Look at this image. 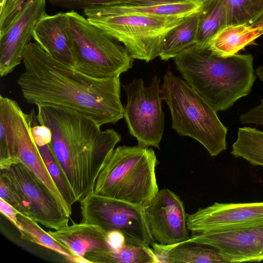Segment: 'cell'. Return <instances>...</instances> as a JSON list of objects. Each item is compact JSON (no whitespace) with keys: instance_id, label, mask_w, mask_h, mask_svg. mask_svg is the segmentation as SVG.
<instances>
[{"instance_id":"6da1fadb","label":"cell","mask_w":263,"mask_h":263,"mask_svg":"<svg viewBox=\"0 0 263 263\" xmlns=\"http://www.w3.org/2000/svg\"><path fill=\"white\" fill-rule=\"evenodd\" d=\"M24 70L17 84L27 103L66 107L84 114L100 125L124 117L119 77L99 79L79 71L46 53L35 42L25 48Z\"/></svg>"},{"instance_id":"7a4b0ae2","label":"cell","mask_w":263,"mask_h":263,"mask_svg":"<svg viewBox=\"0 0 263 263\" xmlns=\"http://www.w3.org/2000/svg\"><path fill=\"white\" fill-rule=\"evenodd\" d=\"M36 106L37 122L49 128V145L80 202L93 192L102 164L121 135L114 129L102 130L96 120L71 108Z\"/></svg>"},{"instance_id":"3957f363","label":"cell","mask_w":263,"mask_h":263,"mask_svg":"<svg viewBox=\"0 0 263 263\" xmlns=\"http://www.w3.org/2000/svg\"><path fill=\"white\" fill-rule=\"evenodd\" d=\"M174 60L185 81L217 111L248 96L256 79L250 54L222 57L195 44Z\"/></svg>"},{"instance_id":"277c9868","label":"cell","mask_w":263,"mask_h":263,"mask_svg":"<svg viewBox=\"0 0 263 263\" xmlns=\"http://www.w3.org/2000/svg\"><path fill=\"white\" fill-rule=\"evenodd\" d=\"M154 150L138 145L118 146L106 156L93 192L145 208L159 192Z\"/></svg>"},{"instance_id":"5b68a950","label":"cell","mask_w":263,"mask_h":263,"mask_svg":"<svg viewBox=\"0 0 263 263\" xmlns=\"http://www.w3.org/2000/svg\"><path fill=\"white\" fill-rule=\"evenodd\" d=\"M160 90L171 111L172 128L179 135L196 140L212 157L227 149L228 128L217 111L185 81L168 71Z\"/></svg>"},{"instance_id":"8992f818","label":"cell","mask_w":263,"mask_h":263,"mask_svg":"<svg viewBox=\"0 0 263 263\" xmlns=\"http://www.w3.org/2000/svg\"><path fill=\"white\" fill-rule=\"evenodd\" d=\"M66 13L74 68L104 79L119 77L133 67L134 59L120 42L75 10Z\"/></svg>"},{"instance_id":"52a82bcc","label":"cell","mask_w":263,"mask_h":263,"mask_svg":"<svg viewBox=\"0 0 263 263\" xmlns=\"http://www.w3.org/2000/svg\"><path fill=\"white\" fill-rule=\"evenodd\" d=\"M83 12L91 23L122 43L133 59L146 62L159 56L167 32L188 17L107 14L93 7L84 9Z\"/></svg>"},{"instance_id":"ba28073f","label":"cell","mask_w":263,"mask_h":263,"mask_svg":"<svg viewBox=\"0 0 263 263\" xmlns=\"http://www.w3.org/2000/svg\"><path fill=\"white\" fill-rule=\"evenodd\" d=\"M81 222L121 234L124 243L150 247L154 242L144 208L92 192L80 201Z\"/></svg>"},{"instance_id":"9c48e42d","label":"cell","mask_w":263,"mask_h":263,"mask_svg":"<svg viewBox=\"0 0 263 263\" xmlns=\"http://www.w3.org/2000/svg\"><path fill=\"white\" fill-rule=\"evenodd\" d=\"M160 82L155 75L148 87L144 86L142 79L122 85L127 97L124 117L130 135L137 139L139 145L159 149L164 128Z\"/></svg>"},{"instance_id":"30bf717a","label":"cell","mask_w":263,"mask_h":263,"mask_svg":"<svg viewBox=\"0 0 263 263\" xmlns=\"http://www.w3.org/2000/svg\"><path fill=\"white\" fill-rule=\"evenodd\" d=\"M1 174L29 205L31 219L53 230L68 225L69 217L62 210L48 188L23 164L1 170Z\"/></svg>"},{"instance_id":"8fae6325","label":"cell","mask_w":263,"mask_h":263,"mask_svg":"<svg viewBox=\"0 0 263 263\" xmlns=\"http://www.w3.org/2000/svg\"><path fill=\"white\" fill-rule=\"evenodd\" d=\"M192 233L235 231L263 224V201L218 203L187 214Z\"/></svg>"},{"instance_id":"7c38bea8","label":"cell","mask_w":263,"mask_h":263,"mask_svg":"<svg viewBox=\"0 0 263 263\" xmlns=\"http://www.w3.org/2000/svg\"><path fill=\"white\" fill-rule=\"evenodd\" d=\"M34 115V109L26 114L16 102L11 100V124L18 163L23 164L44 184L62 210L70 217L71 207L66 202L56 186L32 136L31 127Z\"/></svg>"},{"instance_id":"4fadbf2b","label":"cell","mask_w":263,"mask_h":263,"mask_svg":"<svg viewBox=\"0 0 263 263\" xmlns=\"http://www.w3.org/2000/svg\"><path fill=\"white\" fill-rule=\"evenodd\" d=\"M148 226L155 242L170 245L189 239L187 214L182 201L168 189L158 192L144 208Z\"/></svg>"},{"instance_id":"5bb4252c","label":"cell","mask_w":263,"mask_h":263,"mask_svg":"<svg viewBox=\"0 0 263 263\" xmlns=\"http://www.w3.org/2000/svg\"><path fill=\"white\" fill-rule=\"evenodd\" d=\"M189 239L216 249L226 263L263 261V224L231 231L192 233Z\"/></svg>"},{"instance_id":"9a60e30c","label":"cell","mask_w":263,"mask_h":263,"mask_svg":"<svg viewBox=\"0 0 263 263\" xmlns=\"http://www.w3.org/2000/svg\"><path fill=\"white\" fill-rule=\"evenodd\" d=\"M46 0H33L20 12L3 34L0 35V76L12 72L22 62L23 55L31 42L35 26L46 15Z\"/></svg>"},{"instance_id":"2e32d148","label":"cell","mask_w":263,"mask_h":263,"mask_svg":"<svg viewBox=\"0 0 263 263\" xmlns=\"http://www.w3.org/2000/svg\"><path fill=\"white\" fill-rule=\"evenodd\" d=\"M66 13L47 14L37 23L33 38L39 46L54 59L73 66L74 60L68 31Z\"/></svg>"},{"instance_id":"e0dca14e","label":"cell","mask_w":263,"mask_h":263,"mask_svg":"<svg viewBox=\"0 0 263 263\" xmlns=\"http://www.w3.org/2000/svg\"><path fill=\"white\" fill-rule=\"evenodd\" d=\"M47 232L75 257L86 259L91 252L111 249L107 232L100 226L80 222Z\"/></svg>"},{"instance_id":"ac0fdd59","label":"cell","mask_w":263,"mask_h":263,"mask_svg":"<svg viewBox=\"0 0 263 263\" xmlns=\"http://www.w3.org/2000/svg\"><path fill=\"white\" fill-rule=\"evenodd\" d=\"M151 246L159 262L226 263L216 249L189 239L170 245L154 241Z\"/></svg>"},{"instance_id":"d6986e66","label":"cell","mask_w":263,"mask_h":263,"mask_svg":"<svg viewBox=\"0 0 263 263\" xmlns=\"http://www.w3.org/2000/svg\"><path fill=\"white\" fill-rule=\"evenodd\" d=\"M263 35V24L228 25L210 41L208 49L222 57L233 55Z\"/></svg>"},{"instance_id":"ffe728a7","label":"cell","mask_w":263,"mask_h":263,"mask_svg":"<svg viewBox=\"0 0 263 263\" xmlns=\"http://www.w3.org/2000/svg\"><path fill=\"white\" fill-rule=\"evenodd\" d=\"M107 14H132L165 17H187L198 12L202 4L193 0L186 3L152 5L129 6L124 4L93 6Z\"/></svg>"},{"instance_id":"44dd1931","label":"cell","mask_w":263,"mask_h":263,"mask_svg":"<svg viewBox=\"0 0 263 263\" xmlns=\"http://www.w3.org/2000/svg\"><path fill=\"white\" fill-rule=\"evenodd\" d=\"M199 12L188 16L167 32L159 53L162 60L168 61L174 58L184 49L196 43Z\"/></svg>"},{"instance_id":"7402d4cb","label":"cell","mask_w":263,"mask_h":263,"mask_svg":"<svg viewBox=\"0 0 263 263\" xmlns=\"http://www.w3.org/2000/svg\"><path fill=\"white\" fill-rule=\"evenodd\" d=\"M84 257L90 263L159 262L157 256L150 247L126 243L117 248L89 252Z\"/></svg>"},{"instance_id":"603a6c76","label":"cell","mask_w":263,"mask_h":263,"mask_svg":"<svg viewBox=\"0 0 263 263\" xmlns=\"http://www.w3.org/2000/svg\"><path fill=\"white\" fill-rule=\"evenodd\" d=\"M227 26L225 0H211L204 3L199 12L196 44L201 48H208L213 37Z\"/></svg>"},{"instance_id":"cb8c5ba5","label":"cell","mask_w":263,"mask_h":263,"mask_svg":"<svg viewBox=\"0 0 263 263\" xmlns=\"http://www.w3.org/2000/svg\"><path fill=\"white\" fill-rule=\"evenodd\" d=\"M231 154L252 165L263 166V131L251 127H239Z\"/></svg>"},{"instance_id":"d4e9b609","label":"cell","mask_w":263,"mask_h":263,"mask_svg":"<svg viewBox=\"0 0 263 263\" xmlns=\"http://www.w3.org/2000/svg\"><path fill=\"white\" fill-rule=\"evenodd\" d=\"M10 100L0 96V169L17 164L16 148L12 131Z\"/></svg>"},{"instance_id":"484cf974","label":"cell","mask_w":263,"mask_h":263,"mask_svg":"<svg viewBox=\"0 0 263 263\" xmlns=\"http://www.w3.org/2000/svg\"><path fill=\"white\" fill-rule=\"evenodd\" d=\"M17 218L21 228L19 232L22 239L51 250L69 262H76L77 257L59 243L34 220L20 213L17 215Z\"/></svg>"},{"instance_id":"4316f807","label":"cell","mask_w":263,"mask_h":263,"mask_svg":"<svg viewBox=\"0 0 263 263\" xmlns=\"http://www.w3.org/2000/svg\"><path fill=\"white\" fill-rule=\"evenodd\" d=\"M227 26L253 25L263 17V0H225Z\"/></svg>"},{"instance_id":"83f0119b","label":"cell","mask_w":263,"mask_h":263,"mask_svg":"<svg viewBox=\"0 0 263 263\" xmlns=\"http://www.w3.org/2000/svg\"><path fill=\"white\" fill-rule=\"evenodd\" d=\"M50 175L63 197L70 206L77 202L74 194L49 144L37 145Z\"/></svg>"},{"instance_id":"f1b7e54d","label":"cell","mask_w":263,"mask_h":263,"mask_svg":"<svg viewBox=\"0 0 263 263\" xmlns=\"http://www.w3.org/2000/svg\"><path fill=\"white\" fill-rule=\"evenodd\" d=\"M0 198L5 200L20 214L31 218V209L7 178L0 175Z\"/></svg>"},{"instance_id":"f546056e","label":"cell","mask_w":263,"mask_h":263,"mask_svg":"<svg viewBox=\"0 0 263 263\" xmlns=\"http://www.w3.org/2000/svg\"><path fill=\"white\" fill-rule=\"evenodd\" d=\"M33 0H4L0 7V35L9 28L22 10Z\"/></svg>"},{"instance_id":"4dcf8cb0","label":"cell","mask_w":263,"mask_h":263,"mask_svg":"<svg viewBox=\"0 0 263 263\" xmlns=\"http://www.w3.org/2000/svg\"><path fill=\"white\" fill-rule=\"evenodd\" d=\"M53 6L65 8L71 10H84L98 6H109L125 4L132 0H48Z\"/></svg>"},{"instance_id":"1f68e13d","label":"cell","mask_w":263,"mask_h":263,"mask_svg":"<svg viewBox=\"0 0 263 263\" xmlns=\"http://www.w3.org/2000/svg\"><path fill=\"white\" fill-rule=\"evenodd\" d=\"M255 72L263 82V64L258 66ZM239 121L242 124L263 126V99L260 100V103L259 105L241 115L239 117Z\"/></svg>"},{"instance_id":"d6a6232c","label":"cell","mask_w":263,"mask_h":263,"mask_svg":"<svg viewBox=\"0 0 263 263\" xmlns=\"http://www.w3.org/2000/svg\"><path fill=\"white\" fill-rule=\"evenodd\" d=\"M0 212L20 231L21 229L18 222L17 215L20 213L14 208L4 199L0 198Z\"/></svg>"},{"instance_id":"836d02e7","label":"cell","mask_w":263,"mask_h":263,"mask_svg":"<svg viewBox=\"0 0 263 263\" xmlns=\"http://www.w3.org/2000/svg\"><path fill=\"white\" fill-rule=\"evenodd\" d=\"M192 0H132L124 5L129 6H152L186 3Z\"/></svg>"},{"instance_id":"e575fe53","label":"cell","mask_w":263,"mask_h":263,"mask_svg":"<svg viewBox=\"0 0 263 263\" xmlns=\"http://www.w3.org/2000/svg\"><path fill=\"white\" fill-rule=\"evenodd\" d=\"M193 1H195L200 4H203L204 3H206L211 0H193Z\"/></svg>"},{"instance_id":"d590c367","label":"cell","mask_w":263,"mask_h":263,"mask_svg":"<svg viewBox=\"0 0 263 263\" xmlns=\"http://www.w3.org/2000/svg\"><path fill=\"white\" fill-rule=\"evenodd\" d=\"M260 24H263V17L261 18H260L259 20H258L256 23H255L252 26H255V25H260Z\"/></svg>"},{"instance_id":"8d00e7d4","label":"cell","mask_w":263,"mask_h":263,"mask_svg":"<svg viewBox=\"0 0 263 263\" xmlns=\"http://www.w3.org/2000/svg\"><path fill=\"white\" fill-rule=\"evenodd\" d=\"M4 2V0H0V7H1L3 5Z\"/></svg>"}]
</instances>
